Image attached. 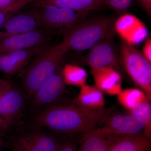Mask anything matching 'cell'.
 <instances>
[{
  "label": "cell",
  "instance_id": "1",
  "mask_svg": "<svg viewBox=\"0 0 151 151\" xmlns=\"http://www.w3.org/2000/svg\"><path fill=\"white\" fill-rule=\"evenodd\" d=\"M113 112V107L93 110L73 103L51 106L34 119L37 124L55 132L84 135L102 127Z\"/></svg>",
  "mask_w": 151,
  "mask_h": 151
},
{
  "label": "cell",
  "instance_id": "2",
  "mask_svg": "<svg viewBox=\"0 0 151 151\" xmlns=\"http://www.w3.org/2000/svg\"><path fill=\"white\" fill-rule=\"evenodd\" d=\"M67 52V50L59 43L43 49L36 55L23 76L24 87L30 97H32L62 67L63 57Z\"/></svg>",
  "mask_w": 151,
  "mask_h": 151
},
{
  "label": "cell",
  "instance_id": "3",
  "mask_svg": "<svg viewBox=\"0 0 151 151\" xmlns=\"http://www.w3.org/2000/svg\"><path fill=\"white\" fill-rule=\"evenodd\" d=\"M113 20L108 17L84 19L65 32L60 42L68 52L90 49L113 29Z\"/></svg>",
  "mask_w": 151,
  "mask_h": 151
},
{
  "label": "cell",
  "instance_id": "4",
  "mask_svg": "<svg viewBox=\"0 0 151 151\" xmlns=\"http://www.w3.org/2000/svg\"><path fill=\"white\" fill-rule=\"evenodd\" d=\"M120 58L124 70L130 78L151 99V63L135 46L122 40Z\"/></svg>",
  "mask_w": 151,
  "mask_h": 151
},
{
  "label": "cell",
  "instance_id": "5",
  "mask_svg": "<svg viewBox=\"0 0 151 151\" xmlns=\"http://www.w3.org/2000/svg\"><path fill=\"white\" fill-rule=\"evenodd\" d=\"M114 29L103 39L89 49L84 63L91 68H109L122 76L124 69L120 56L113 41Z\"/></svg>",
  "mask_w": 151,
  "mask_h": 151
},
{
  "label": "cell",
  "instance_id": "6",
  "mask_svg": "<svg viewBox=\"0 0 151 151\" xmlns=\"http://www.w3.org/2000/svg\"><path fill=\"white\" fill-rule=\"evenodd\" d=\"M37 12L41 26L47 29L66 32L86 19L89 12H78L54 5L41 7Z\"/></svg>",
  "mask_w": 151,
  "mask_h": 151
},
{
  "label": "cell",
  "instance_id": "7",
  "mask_svg": "<svg viewBox=\"0 0 151 151\" xmlns=\"http://www.w3.org/2000/svg\"><path fill=\"white\" fill-rule=\"evenodd\" d=\"M2 92L0 98L1 134L13 124L24 106L21 92L8 79L1 78Z\"/></svg>",
  "mask_w": 151,
  "mask_h": 151
},
{
  "label": "cell",
  "instance_id": "8",
  "mask_svg": "<svg viewBox=\"0 0 151 151\" xmlns=\"http://www.w3.org/2000/svg\"><path fill=\"white\" fill-rule=\"evenodd\" d=\"M114 30L122 40L135 46L146 40L148 31L144 22L137 17L129 14H124L114 24Z\"/></svg>",
  "mask_w": 151,
  "mask_h": 151
},
{
  "label": "cell",
  "instance_id": "9",
  "mask_svg": "<svg viewBox=\"0 0 151 151\" xmlns=\"http://www.w3.org/2000/svg\"><path fill=\"white\" fill-rule=\"evenodd\" d=\"M1 39L0 55L32 47H43L49 40V35L46 31L38 29Z\"/></svg>",
  "mask_w": 151,
  "mask_h": 151
},
{
  "label": "cell",
  "instance_id": "10",
  "mask_svg": "<svg viewBox=\"0 0 151 151\" xmlns=\"http://www.w3.org/2000/svg\"><path fill=\"white\" fill-rule=\"evenodd\" d=\"M145 125L139 118L130 114L112 113L102 127L95 131L125 135L144 132Z\"/></svg>",
  "mask_w": 151,
  "mask_h": 151
},
{
  "label": "cell",
  "instance_id": "11",
  "mask_svg": "<svg viewBox=\"0 0 151 151\" xmlns=\"http://www.w3.org/2000/svg\"><path fill=\"white\" fill-rule=\"evenodd\" d=\"M60 143L50 135L32 132L13 139L12 149L13 151H56Z\"/></svg>",
  "mask_w": 151,
  "mask_h": 151
},
{
  "label": "cell",
  "instance_id": "12",
  "mask_svg": "<svg viewBox=\"0 0 151 151\" xmlns=\"http://www.w3.org/2000/svg\"><path fill=\"white\" fill-rule=\"evenodd\" d=\"M60 68L33 96L32 104L35 107H40L51 104L62 95L65 85Z\"/></svg>",
  "mask_w": 151,
  "mask_h": 151
},
{
  "label": "cell",
  "instance_id": "13",
  "mask_svg": "<svg viewBox=\"0 0 151 151\" xmlns=\"http://www.w3.org/2000/svg\"><path fill=\"white\" fill-rule=\"evenodd\" d=\"M43 49L37 47L0 55V70L8 74L17 73Z\"/></svg>",
  "mask_w": 151,
  "mask_h": 151
},
{
  "label": "cell",
  "instance_id": "14",
  "mask_svg": "<svg viewBox=\"0 0 151 151\" xmlns=\"http://www.w3.org/2000/svg\"><path fill=\"white\" fill-rule=\"evenodd\" d=\"M91 73L95 86L103 93L110 95H117L122 90V76L113 68H92Z\"/></svg>",
  "mask_w": 151,
  "mask_h": 151
},
{
  "label": "cell",
  "instance_id": "15",
  "mask_svg": "<svg viewBox=\"0 0 151 151\" xmlns=\"http://www.w3.org/2000/svg\"><path fill=\"white\" fill-rule=\"evenodd\" d=\"M41 26L37 12L19 14L6 20L2 27L8 37L17 35L38 29Z\"/></svg>",
  "mask_w": 151,
  "mask_h": 151
},
{
  "label": "cell",
  "instance_id": "16",
  "mask_svg": "<svg viewBox=\"0 0 151 151\" xmlns=\"http://www.w3.org/2000/svg\"><path fill=\"white\" fill-rule=\"evenodd\" d=\"M122 136L93 131L82 135L77 151H110L113 144Z\"/></svg>",
  "mask_w": 151,
  "mask_h": 151
},
{
  "label": "cell",
  "instance_id": "17",
  "mask_svg": "<svg viewBox=\"0 0 151 151\" xmlns=\"http://www.w3.org/2000/svg\"><path fill=\"white\" fill-rule=\"evenodd\" d=\"M33 1L39 7L54 5L82 12L100 10L105 6L103 0H34Z\"/></svg>",
  "mask_w": 151,
  "mask_h": 151
},
{
  "label": "cell",
  "instance_id": "18",
  "mask_svg": "<svg viewBox=\"0 0 151 151\" xmlns=\"http://www.w3.org/2000/svg\"><path fill=\"white\" fill-rule=\"evenodd\" d=\"M150 138L143 132L122 135L113 144L110 151H151Z\"/></svg>",
  "mask_w": 151,
  "mask_h": 151
},
{
  "label": "cell",
  "instance_id": "19",
  "mask_svg": "<svg viewBox=\"0 0 151 151\" xmlns=\"http://www.w3.org/2000/svg\"><path fill=\"white\" fill-rule=\"evenodd\" d=\"M73 103L83 108L97 110L104 108L105 101L103 92L96 86L85 84L81 87Z\"/></svg>",
  "mask_w": 151,
  "mask_h": 151
},
{
  "label": "cell",
  "instance_id": "20",
  "mask_svg": "<svg viewBox=\"0 0 151 151\" xmlns=\"http://www.w3.org/2000/svg\"><path fill=\"white\" fill-rule=\"evenodd\" d=\"M61 73L66 85L81 87L86 84L87 73L82 68L73 64H65L62 67Z\"/></svg>",
  "mask_w": 151,
  "mask_h": 151
},
{
  "label": "cell",
  "instance_id": "21",
  "mask_svg": "<svg viewBox=\"0 0 151 151\" xmlns=\"http://www.w3.org/2000/svg\"><path fill=\"white\" fill-rule=\"evenodd\" d=\"M117 95L119 104L128 111L132 110L141 102L150 100L145 92L137 89L132 88L122 90Z\"/></svg>",
  "mask_w": 151,
  "mask_h": 151
},
{
  "label": "cell",
  "instance_id": "22",
  "mask_svg": "<svg viewBox=\"0 0 151 151\" xmlns=\"http://www.w3.org/2000/svg\"><path fill=\"white\" fill-rule=\"evenodd\" d=\"M129 114L140 119L145 125L144 135L151 138V105L150 100L141 102L128 111Z\"/></svg>",
  "mask_w": 151,
  "mask_h": 151
},
{
  "label": "cell",
  "instance_id": "23",
  "mask_svg": "<svg viewBox=\"0 0 151 151\" xmlns=\"http://www.w3.org/2000/svg\"><path fill=\"white\" fill-rule=\"evenodd\" d=\"M34 0H0V11L4 14L19 11Z\"/></svg>",
  "mask_w": 151,
  "mask_h": 151
},
{
  "label": "cell",
  "instance_id": "24",
  "mask_svg": "<svg viewBox=\"0 0 151 151\" xmlns=\"http://www.w3.org/2000/svg\"><path fill=\"white\" fill-rule=\"evenodd\" d=\"M105 5L119 13L127 12L133 0H103Z\"/></svg>",
  "mask_w": 151,
  "mask_h": 151
},
{
  "label": "cell",
  "instance_id": "25",
  "mask_svg": "<svg viewBox=\"0 0 151 151\" xmlns=\"http://www.w3.org/2000/svg\"><path fill=\"white\" fill-rule=\"evenodd\" d=\"M77 145L74 142L65 141L60 144L56 151H77Z\"/></svg>",
  "mask_w": 151,
  "mask_h": 151
},
{
  "label": "cell",
  "instance_id": "26",
  "mask_svg": "<svg viewBox=\"0 0 151 151\" xmlns=\"http://www.w3.org/2000/svg\"><path fill=\"white\" fill-rule=\"evenodd\" d=\"M145 44L143 45L142 54L147 60L149 62L151 63V39L150 37L146 39Z\"/></svg>",
  "mask_w": 151,
  "mask_h": 151
},
{
  "label": "cell",
  "instance_id": "27",
  "mask_svg": "<svg viewBox=\"0 0 151 151\" xmlns=\"http://www.w3.org/2000/svg\"><path fill=\"white\" fill-rule=\"evenodd\" d=\"M140 6L149 17L151 15V0H137Z\"/></svg>",
  "mask_w": 151,
  "mask_h": 151
},
{
  "label": "cell",
  "instance_id": "28",
  "mask_svg": "<svg viewBox=\"0 0 151 151\" xmlns=\"http://www.w3.org/2000/svg\"><path fill=\"white\" fill-rule=\"evenodd\" d=\"M6 20L5 14L0 11V28L2 27L3 25Z\"/></svg>",
  "mask_w": 151,
  "mask_h": 151
},
{
  "label": "cell",
  "instance_id": "29",
  "mask_svg": "<svg viewBox=\"0 0 151 151\" xmlns=\"http://www.w3.org/2000/svg\"><path fill=\"white\" fill-rule=\"evenodd\" d=\"M2 92V84L1 82V80L0 79V98H1V94ZM1 134V116H0V134Z\"/></svg>",
  "mask_w": 151,
  "mask_h": 151
},
{
  "label": "cell",
  "instance_id": "30",
  "mask_svg": "<svg viewBox=\"0 0 151 151\" xmlns=\"http://www.w3.org/2000/svg\"><path fill=\"white\" fill-rule=\"evenodd\" d=\"M8 37L5 32H0V39Z\"/></svg>",
  "mask_w": 151,
  "mask_h": 151
},
{
  "label": "cell",
  "instance_id": "31",
  "mask_svg": "<svg viewBox=\"0 0 151 151\" xmlns=\"http://www.w3.org/2000/svg\"><path fill=\"white\" fill-rule=\"evenodd\" d=\"M3 143L2 140L1 138V135H0V151H1Z\"/></svg>",
  "mask_w": 151,
  "mask_h": 151
}]
</instances>
